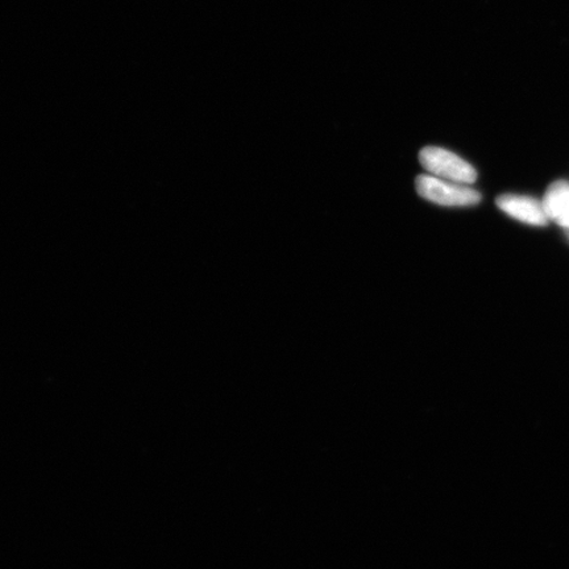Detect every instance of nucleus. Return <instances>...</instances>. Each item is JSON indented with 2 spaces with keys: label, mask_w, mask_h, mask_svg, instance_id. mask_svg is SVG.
Wrapping results in <instances>:
<instances>
[{
  "label": "nucleus",
  "mask_w": 569,
  "mask_h": 569,
  "mask_svg": "<svg viewBox=\"0 0 569 569\" xmlns=\"http://www.w3.org/2000/svg\"><path fill=\"white\" fill-rule=\"evenodd\" d=\"M416 188L417 193L426 201L445 208H471L481 202L479 191L468 184L440 180L427 173L417 177Z\"/></svg>",
  "instance_id": "f257e3e1"
},
{
  "label": "nucleus",
  "mask_w": 569,
  "mask_h": 569,
  "mask_svg": "<svg viewBox=\"0 0 569 569\" xmlns=\"http://www.w3.org/2000/svg\"><path fill=\"white\" fill-rule=\"evenodd\" d=\"M543 206L552 222L569 229V183L557 181L547 189Z\"/></svg>",
  "instance_id": "20e7f679"
},
{
  "label": "nucleus",
  "mask_w": 569,
  "mask_h": 569,
  "mask_svg": "<svg viewBox=\"0 0 569 569\" xmlns=\"http://www.w3.org/2000/svg\"><path fill=\"white\" fill-rule=\"evenodd\" d=\"M498 209L510 218L529 226L543 227L550 222L543 202L536 198L518 194H503L497 198Z\"/></svg>",
  "instance_id": "7ed1b4c3"
},
{
  "label": "nucleus",
  "mask_w": 569,
  "mask_h": 569,
  "mask_svg": "<svg viewBox=\"0 0 569 569\" xmlns=\"http://www.w3.org/2000/svg\"><path fill=\"white\" fill-rule=\"evenodd\" d=\"M419 162L427 174L440 180L472 184L478 180V172L460 156L440 147H426L419 152Z\"/></svg>",
  "instance_id": "f03ea898"
}]
</instances>
